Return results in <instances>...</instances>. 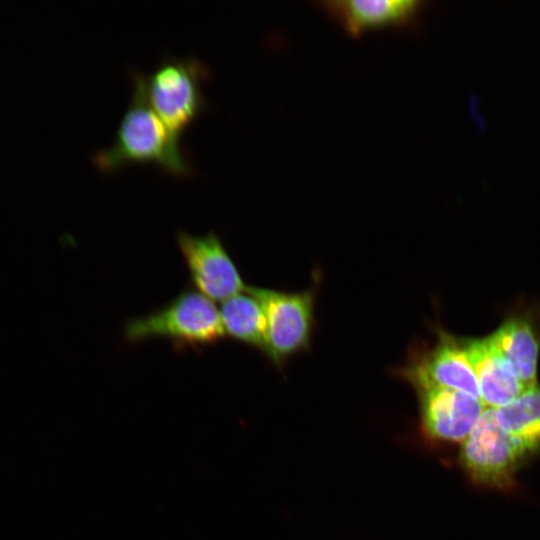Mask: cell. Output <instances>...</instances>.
<instances>
[{"instance_id": "6da1fadb", "label": "cell", "mask_w": 540, "mask_h": 540, "mask_svg": "<svg viewBox=\"0 0 540 540\" xmlns=\"http://www.w3.org/2000/svg\"><path fill=\"white\" fill-rule=\"evenodd\" d=\"M133 92L110 146L98 150L93 165L104 173L131 164H154L175 177H187L194 169L182 148L151 107L144 74L134 71Z\"/></svg>"}, {"instance_id": "7a4b0ae2", "label": "cell", "mask_w": 540, "mask_h": 540, "mask_svg": "<svg viewBox=\"0 0 540 540\" xmlns=\"http://www.w3.org/2000/svg\"><path fill=\"white\" fill-rule=\"evenodd\" d=\"M128 343L165 338L180 346H209L225 336L219 310L196 289H185L162 308L126 322Z\"/></svg>"}, {"instance_id": "3957f363", "label": "cell", "mask_w": 540, "mask_h": 540, "mask_svg": "<svg viewBox=\"0 0 540 540\" xmlns=\"http://www.w3.org/2000/svg\"><path fill=\"white\" fill-rule=\"evenodd\" d=\"M209 75V68L197 58L172 56L164 57L151 74H144L151 107L179 141L208 106L202 85Z\"/></svg>"}, {"instance_id": "277c9868", "label": "cell", "mask_w": 540, "mask_h": 540, "mask_svg": "<svg viewBox=\"0 0 540 540\" xmlns=\"http://www.w3.org/2000/svg\"><path fill=\"white\" fill-rule=\"evenodd\" d=\"M260 303L267 324L266 356L276 365L306 349L314 322V293H288L247 286Z\"/></svg>"}, {"instance_id": "5b68a950", "label": "cell", "mask_w": 540, "mask_h": 540, "mask_svg": "<svg viewBox=\"0 0 540 540\" xmlns=\"http://www.w3.org/2000/svg\"><path fill=\"white\" fill-rule=\"evenodd\" d=\"M524 456L499 425L496 409L486 407L465 439L461 460L479 483L506 487Z\"/></svg>"}, {"instance_id": "8992f818", "label": "cell", "mask_w": 540, "mask_h": 540, "mask_svg": "<svg viewBox=\"0 0 540 540\" xmlns=\"http://www.w3.org/2000/svg\"><path fill=\"white\" fill-rule=\"evenodd\" d=\"M176 242L192 283L201 294L223 302L245 291L247 286L214 231L204 235L179 231Z\"/></svg>"}, {"instance_id": "52a82bcc", "label": "cell", "mask_w": 540, "mask_h": 540, "mask_svg": "<svg viewBox=\"0 0 540 540\" xmlns=\"http://www.w3.org/2000/svg\"><path fill=\"white\" fill-rule=\"evenodd\" d=\"M415 388L439 386L458 390L479 400L480 393L464 339L441 332L435 345L418 352L401 370Z\"/></svg>"}, {"instance_id": "ba28073f", "label": "cell", "mask_w": 540, "mask_h": 540, "mask_svg": "<svg viewBox=\"0 0 540 540\" xmlns=\"http://www.w3.org/2000/svg\"><path fill=\"white\" fill-rule=\"evenodd\" d=\"M416 390L424 426L438 439L465 440L485 409L481 400L458 390L439 386H422Z\"/></svg>"}, {"instance_id": "9c48e42d", "label": "cell", "mask_w": 540, "mask_h": 540, "mask_svg": "<svg viewBox=\"0 0 540 540\" xmlns=\"http://www.w3.org/2000/svg\"><path fill=\"white\" fill-rule=\"evenodd\" d=\"M464 344L485 407H503L527 390L513 365L489 337L464 339Z\"/></svg>"}, {"instance_id": "30bf717a", "label": "cell", "mask_w": 540, "mask_h": 540, "mask_svg": "<svg viewBox=\"0 0 540 540\" xmlns=\"http://www.w3.org/2000/svg\"><path fill=\"white\" fill-rule=\"evenodd\" d=\"M320 7L348 33L383 26H405L413 23L424 9L421 0H323Z\"/></svg>"}, {"instance_id": "8fae6325", "label": "cell", "mask_w": 540, "mask_h": 540, "mask_svg": "<svg viewBox=\"0 0 540 540\" xmlns=\"http://www.w3.org/2000/svg\"><path fill=\"white\" fill-rule=\"evenodd\" d=\"M489 338L513 365L519 380L527 389L538 385L539 341L528 320L510 318Z\"/></svg>"}, {"instance_id": "7c38bea8", "label": "cell", "mask_w": 540, "mask_h": 540, "mask_svg": "<svg viewBox=\"0 0 540 540\" xmlns=\"http://www.w3.org/2000/svg\"><path fill=\"white\" fill-rule=\"evenodd\" d=\"M226 335L267 353V324L258 300L246 289L222 302L219 309Z\"/></svg>"}, {"instance_id": "4fadbf2b", "label": "cell", "mask_w": 540, "mask_h": 540, "mask_svg": "<svg viewBox=\"0 0 540 540\" xmlns=\"http://www.w3.org/2000/svg\"><path fill=\"white\" fill-rule=\"evenodd\" d=\"M502 429L523 456L540 448V387L527 389L507 405L496 409Z\"/></svg>"}]
</instances>
